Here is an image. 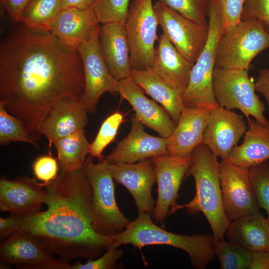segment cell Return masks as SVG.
<instances>
[{"mask_svg":"<svg viewBox=\"0 0 269 269\" xmlns=\"http://www.w3.org/2000/svg\"><path fill=\"white\" fill-rule=\"evenodd\" d=\"M84 88L78 51L50 31L19 22L0 41V104L37 140V125L43 113L65 98L81 101Z\"/></svg>","mask_w":269,"mask_h":269,"instance_id":"6da1fadb","label":"cell"},{"mask_svg":"<svg viewBox=\"0 0 269 269\" xmlns=\"http://www.w3.org/2000/svg\"><path fill=\"white\" fill-rule=\"evenodd\" d=\"M44 187L47 209L24 217L20 232L34 237L49 255L68 262L101 256L117 235L100 234L93 227L92 190L85 163L78 169L61 171Z\"/></svg>","mask_w":269,"mask_h":269,"instance_id":"7a4b0ae2","label":"cell"},{"mask_svg":"<svg viewBox=\"0 0 269 269\" xmlns=\"http://www.w3.org/2000/svg\"><path fill=\"white\" fill-rule=\"evenodd\" d=\"M193 177L195 194L188 203L177 204L169 211V214L185 208L190 215L202 213L211 228L215 242L224 239L231 223L223 207L220 183V162L204 144L197 146L191 154L190 166L185 179Z\"/></svg>","mask_w":269,"mask_h":269,"instance_id":"3957f363","label":"cell"},{"mask_svg":"<svg viewBox=\"0 0 269 269\" xmlns=\"http://www.w3.org/2000/svg\"><path fill=\"white\" fill-rule=\"evenodd\" d=\"M132 245L141 250L147 246L167 245L179 249L189 256L193 268L203 269L216 258L215 240L209 234L183 235L160 227L153 221L151 215L140 213L126 229L116 236L111 247Z\"/></svg>","mask_w":269,"mask_h":269,"instance_id":"277c9868","label":"cell"},{"mask_svg":"<svg viewBox=\"0 0 269 269\" xmlns=\"http://www.w3.org/2000/svg\"><path fill=\"white\" fill-rule=\"evenodd\" d=\"M208 27L206 42L193 65L182 100L185 106L211 111L219 106L213 93L212 84L218 46L223 32L218 0H211Z\"/></svg>","mask_w":269,"mask_h":269,"instance_id":"5b68a950","label":"cell"},{"mask_svg":"<svg viewBox=\"0 0 269 269\" xmlns=\"http://www.w3.org/2000/svg\"><path fill=\"white\" fill-rule=\"evenodd\" d=\"M257 18L242 20L223 32L218 46L215 67L248 70L252 60L269 48V32Z\"/></svg>","mask_w":269,"mask_h":269,"instance_id":"8992f818","label":"cell"},{"mask_svg":"<svg viewBox=\"0 0 269 269\" xmlns=\"http://www.w3.org/2000/svg\"><path fill=\"white\" fill-rule=\"evenodd\" d=\"M110 163L104 159L95 163L92 157L85 162V171L92 190L93 225L100 234L113 236L123 232L131 221L120 209Z\"/></svg>","mask_w":269,"mask_h":269,"instance_id":"52a82bcc","label":"cell"},{"mask_svg":"<svg viewBox=\"0 0 269 269\" xmlns=\"http://www.w3.org/2000/svg\"><path fill=\"white\" fill-rule=\"evenodd\" d=\"M214 96L219 106L228 110L238 109L247 118L260 122L267 119L265 105L256 93L255 82L244 69L215 68L212 79Z\"/></svg>","mask_w":269,"mask_h":269,"instance_id":"ba28073f","label":"cell"},{"mask_svg":"<svg viewBox=\"0 0 269 269\" xmlns=\"http://www.w3.org/2000/svg\"><path fill=\"white\" fill-rule=\"evenodd\" d=\"M158 25L152 0L133 1L124 24L133 70L151 68Z\"/></svg>","mask_w":269,"mask_h":269,"instance_id":"9c48e42d","label":"cell"},{"mask_svg":"<svg viewBox=\"0 0 269 269\" xmlns=\"http://www.w3.org/2000/svg\"><path fill=\"white\" fill-rule=\"evenodd\" d=\"M100 27L77 49L83 64L85 80L81 103L91 114L96 112L101 96L106 92L117 93L118 85V81L111 74L100 50Z\"/></svg>","mask_w":269,"mask_h":269,"instance_id":"30bf717a","label":"cell"},{"mask_svg":"<svg viewBox=\"0 0 269 269\" xmlns=\"http://www.w3.org/2000/svg\"><path fill=\"white\" fill-rule=\"evenodd\" d=\"M153 8L163 33L183 56L194 63L206 42L208 24L192 21L158 1Z\"/></svg>","mask_w":269,"mask_h":269,"instance_id":"8fae6325","label":"cell"},{"mask_svg":"<svg viewBox=\"0 0 269 269\" xmlns=\"http://www.w3.org/2000/svg\"><path fill=\"white\" fill-rule=\"evenodd\" d=\"M220 172L224 210L228 218L232 221L259 212L249 169L222 160Z\"/></svg>","mask_w":269,"mask_h":269,"instance_id":"7c38bea8","label":"cell"},{"mask_svg":"<svg viewBox=\"0 0 269 269\" xmlns=\"http://www.w3.org/2000/svg\"><path fill=\"white\" fill-rule=\"evenodd\" d=\"M154 164L157 195L152 219L164 227L169 211L177 204L178 191L190 166L191 155L178 157L170 154L152 158Z\"/></svg>","mask_w":269,"mask_h":269,"instance_id":"4fadbf2b","label":"cell"},{"mask_svg":"<svg viewBox=\"0 0 269 269\" xmlns=\"http://www.w3.org/2000/svg\"><path fill=\"white\" fill-rule=\"evenodd\" d=\"M0 262L9 266L32 269H71L68 261L56 259L30 234L16 233L3 241L0 246Z\"/></svg>","mask_w":269,"mask_h":269,"instance_id":"5bb4252c","label":"cell"},{"mask_svg":"<svg viewBox=\"0 0 269 269\" xmlns=\"http://www.w3.org/2000/svg\"><path fill=\"white\" fill-rule=\"evenodd\" d=\"M247 129L242 115L219 106L210 111L202 143L217 157L228 160Z\"/></svg>","mask_w":269,"mask_h":269,"instance_id":"9a60e30c","label":"cell"},{"mask_svg":"<svg viewBox=\"0 0 269 269\" xmlns=\"http://www.w3.org/2000/svg\"><path fill=\"white\" fill-rule=\"evenodd\" d=\"M109 166L114 180L131 193L138 213L152 215L156 203L152 196V188L156 182L152 158L134 163H110Z\"/></svg>","mask_w":269,"mask_h":269,"instance_id":"2e32d148","label":"cell"},{"mask_svg":"<svg viewBox=\"0 0 269 269\" xmlns=\"http://www.w3.org/2000/svg\"><path fill=\"white\" fill-rule=\"evenodd\" d=\"M88 112L80 101L62 99L50 106L42 115L37 125L39 136L44 135L49 144L84 129L88 123Z\"/></svg>","mask_w":269,"mask_h":269,"instance_id":"e0dca14e","label":"cell"},{"mask_svg":"<svg viewBox=\"0 0 269 269\" xmlns=\"http://www.w3.org/2000/svg\"><path fill=\"white\" fill-rule=\"evenodd\" d=\"M168 138L151 135L134 116L129 134L104 159L110 164L134 163L154 157L169 155Z\"/></svg>","mask_w":269,"mask_h":269,"instance_id":"ac0fdd59","label":"cell"},{"mask_svg":"<svg viewBox=\"0 0 269 269\" xmlns=\"http://www.w3.org/2000/svg\"><path fill=\"white\" fill-rule=\"evenodd\" d=\"M42 183L25 176L13 180L0 179V209L11 215L27 217L40 211L46 191Z\"/></svg>","mask_w":269,"mask_h":269,"instance_id":"d6986e66","label":"cell"},{"mask_svg":"<svg viewBox=\"0 0 269 269\" xmlns=\"http://www.w3.org/2000/svg\"><path fill=\"white\" fill-rule=\"evenodd\" d=\"M117 93L132 106L135 116L143 125L161 136H170L176 124L163 107L144 95L131 77L118 81Z\"/></svg>","mask_w":269,"mask_h":269,"instance_id":"ffe728a7","label":"cell"},{"mask_svg":"<svg viewBox=\"0 0 269 269\" xmlns=\"http://www.w3.org/2000/svg\"><path fill=\"white\" fill-rule=\"evenodd\" d=\"M210 110L184 106L180 119L168 138L169 154L186 157L203 143Z\"/></svg>","mask_w":269,"mask_h":269,"instance_id":"44dd1931","label":"cell"},{"mask_svg":"<svg viewBox=\"0 0 269 269\" xmlns=\"http://www.w3.org/2000/svg\"><path fill=\"white\" fill-rule=\"evenodd\" d=\"M100 50L112 76L119 81L131 76L128 41L124 24H102L99 30Z\"/></svg>","mask_w":269,"mask_h":269,"instance_id":"7402d4cb","label":"cell"},{"mask_svg":"<svg viewBox=\"0 0 269 269\" xmlns=\"http://www.w3.org/2000/svg\"><path fill=\"white\" fill-rule=\"evenodd\" d=\"M92 7L62 9L49 31L67 46L76 49L100 27Z\"/></svg>","mask_w":269,"mask_h":269,"instance_id":"603a6c76","label":"cell"},{"mask_svg":"<svg viewBox=\"0 0 269 269\" xmlns=\"http://www.w3.org/2000/svg\"><path fill=\"white\" fill-rule=\"evenodd\" d=\"M158 40L151 69L182 96L194 63L183 56L163 33Z\"/></svg>","mask_w":269,"mask_h":269,"instance_id":"cb8c5ba5","label":"cell"},{"mask_svg":"<svg viewBox=\"0 0 269 269\" xmlns=\"http://www.w3.org/2000/svg\"><path fill=\"white\" fill-rule=\"evenodd\" d=\"M247 119L244 140L233 148L228 160L249 168L269 159V120L260 122L254 119Z\"/></svg>","mask_w":269,"mask_h":269,"instance_id":"d4e9b609","label":"cell"},{"mask_svg":"<svg viewBox=\"0 0 269 269\" xmlns=\"http://www.w3.org/2000/svg\"><path fill=\"white\" fill-rule=\"evenodd\" d=\"M225 234L252 252L269 251V220L259 211L232 221Z\"/></svg>","mask_w":269,"mask_h":269,"instance_id":"484cf974","label":"cell"},{"mask_svg":"<svg viewBox=\"0 0 269 269\" xmlns=\"http://www.w3.org/2000/svg\"><path fill=\"white\" fill-rule=\"evenodd\" d=\"M131 77L145 93L166 110L177 124L184 106L182 96L151 68L133 70Z\"/></svg>","mask_w":269,"mask_h":269,"instance_id":"4316f807","label":"cell"},{"mask_svg":"<svg viewBox=\"0 0 269 269\" xmlns=\"http://www.w3.org/2000/svg\"><path fill=\"white\" fill-rule=\"evenodd\" d=\"M57 150L61 171H72L81 167L89 153L90 143L84 129L62 137L53 143Z\"/></svg>","mask_w":269,"mask_h":269,"instance_id":"83f0119b","label":"cell"},{"mask_svg":"<svg viewBox=\"0 0 269 269\" xmlns=\"http://www.w3.org/2000/svg\"><path fill=\"white\" fill-rule=\"evenodd\" d=\"M62 10V0H30L20 22L31 29L49 30Z\"/></svg>","mask_w":269,"mask_h":269,"instance_id":"f1b7e54d","label":"cell"},{"mask_svg":"<svg viewBox=\"0 0 269 269\" xmlns=\"http://www.w3.org/2000/svg\"><path fill=\"white\" fill-rule=\"evenodd\" d=\"M37 140L34 137L24 124L9 113L0 104V143L7 144L11 142L22 141L38 147Z\"/></svg>","mask_w":269,"mask_h":269,"instance_id":"f546056e","label":"cell"},{"mask_svg":"<svg viewBox=\"0 0 269 269\" xmlns=\"http://www.w3.org/2000/svg\"><path fill=\"white\" fill-rule=\"evenodd\" d=\"M215 252L221 269L249 268L252 252L238 244L223 239L215 242Z\"/></svg>","mask_w":269,"mask_h":269,"instance_id":"4dcf8cb0","label":"cell"},{"mask_svg":"<svg viewBox=\"0 0 269 269\" xmlns=\"http://www.w3.org/2000/svg\"><path fill=\"white\" fill-rule=\"evenodd\" d=\"M124 121V115L116 111L109 115L102 122L94 140L90 143V156L104 159L102 153L105 148L115 139L121 125Z\"/></svg>","mask_w":269,"mask_h":269,"instance_id":"1f68e13d","label":"cell"},{"mask_svg":"<svg viewBox=\"0 0 269 269\" xmlns=\"http://www.w3.org/2000/svg\"><path fill=\"white\" fill-rule=\"evenodd\" d=\"M130 0H96L92 6L99 23L125 24Z\"/></svg>","mask_w":269,"mask_h":269,"instance_id":"d6a6232c","label":"cell"},{"mask_svg":"<svg viewBox=\"0 0 269 269\" xmlns=\"http://www.w3.org/2000/svg\"><path fill=\"white\" fill-rule=\"evenodd\" d=\"M186 18L200 24H208L211 0H157Z\"/></svg>","mask_w":269,"mask_h":269,"instance_id":"836d02e7","label":"cell"},{"mask_svg":"<svg viewBox=\"0 0 269 269\" xmlns=\"http://www.w3.org/2000/svg\"><path fill=\"white\" fill-rule=\"evenodd\" d=\"M249 169L258 204L266 211L269 220V162L267 161Z\"/></svg>","mask_w":269,"mask_h":269,"instance_id":"e575fe53","label":"cell"},{"mask_svg":"<svg viewBox=\"0 0 269 269\" xmlns=\"http://www.w3.org/2000/svg\"><path fill=\"white\" fill-rule=\"evenodd\" d=\"M124 255L119 248L110 247L101 256L95 259L87 260L85 264L77 262L71 269H112L117 267V262Z\"/></svg>","mask_w":269,"mask_h":269,"instance_id":"d590c367","label":"cell"},{"mask_svg":"<svg viewBox=\"0 0 269 269\" xmlns=\"http://www.w3.org/2000/svg\"><path fill=\"white\" fill-rule=\"evenodd\" d=\"M58 166L56 159L53 158L49 152L48 155L37 158L32 166L36 178L41 181L45 186L58 176Z\"/></svg>","mask_w":269,"mask_h":269,"instance_id":"8d00e7d4","label":"cell"},{"mask_svg":"<svg viewBox=\"0 0 269 269\" xmlns=\"http://www.w3.org/2000/svg\"><path fill=\"white\" fill-rule=\"evenodd\" d=\"M246 0H218L221 12L223 32L241 21Z\"/></svg>","mask_w":269,"mask_h":269,"instance_id":"74e56055","label":"cell"},{"mask_svg":"<svg viewBox=\"0 0 269 269\" xmlns=\"http://www.w3.org/2000/svg\"><path fill=\"white\" fill-rule=\"evenodd\" d=\"M250 18L260 19L269 28V0H247L242 20Z\"/></svg>","mask_w":269,"mask_h":269,"instance_id":"f35d334b","label":"cell"},{"mask_svg":"<svg viewBox=\"0 0 269 269\" xmlns=\"http://www.w3.org/2000/svg\"><path fill=\"white\" fill-rule=\"evenodd\" d=\"M23 218L11 215L6 218H0V240L3 241L13 234L20 232Z\"/></svg>","mask_w":269,"mask_h":269,"instance_id":"ab89813d","label":"cell"},{"mask_svg":"<svg viewBox=\"0 0 269 269\" xmlns=\"http://www.w3.org/2000/svg\"><path fill=\"white\" fill-rule=\"evenodd\" d=\"M30 0H0L9 17L15 22L20 21L23 12Z\"/></svg>","mask_w":269,"mask_h":269,"instance_id":"60d3db41","label":"cell"},{"mask_svg":"<svg viewBox=\"0 0 269 269\" xmlns=\"http://www.w3.org/2000/svg\"><path fill=\"white\" fill-rule=\"evenodd\" d=\"M255 85L256 91L265 98L269 112V69H262L259 71Z\"/></svg>","mask_w":269,"mask_h":269,"instance_id":"b9f144b4","label":"cell"},{"mask_svg":"<svg viewBox=\"0 0 269 269\" xmlns=\"http://www.w3.org/2000/svg\"><path fill=\"white\" fill-rule=\"evenodd\" d=\"M249 269H269V251L252 252Z\"/></svg>","mask_w":269,"mask_h":269,"instance_id":"7bdbcfd3","label":"cell"},{"mask_svg":"<svg viewBox=\"0 0 269 269\" xmlns=\"http://www.w3.org/2000/svg\"><path fill=\"white\" fill-rule=\"evenodd\" d=\"M96 0H62V9L75 8L81 9L92 7Z\"/></svg>","mask_w":269,"mask_h":269,"instance_id":"ee69618b","label":"cell"}]
</instances>
